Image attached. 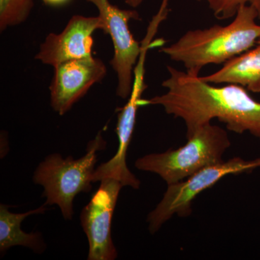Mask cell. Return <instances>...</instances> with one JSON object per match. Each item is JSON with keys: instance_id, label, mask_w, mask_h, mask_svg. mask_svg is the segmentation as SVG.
I'll return each instance as SVG.
<instances>
[{"instance_id": "obj_15", "label": "cell", "mask_w": 260, "mask_h": 260, "mask_svg": "<svg viewBox=\"0 0 260 260\" xmlns=\"http://www.w3.org/2000/svg\"><path fill=\"white\" fill-rule=\"evenodd\" d=\"M45 4L51 5V6H59L66 4L70 0H42Z\"/></svg>"}, {"instance_id": "obj_1", "label": "cell", "mask_w": 260, "mask_h": 260, "mask_svg": "<svg viewBox=\"0 0 260 260\" xmlns=\"http://www.w3.org/2000/svg\"><path fill=\"white\" fill-rule=\"evenodd\" d=\"M169 77L162 83L167 93L142 99L141 107L159 105L168 114L182 119L186 138L199 128L217 119L230 131L243 134L249 132L260 140V102H256L242 85L229 84L215 87L200 75L167 67Z\"/></svg>"}, {"instance_id": "obj_4", "label": "cell", "mask_w": 260, "mask_h": 260, "mask_svg": "<svg viewBox=\"0 0 260 260\" xmlns=\"http://www.w3.org/2000/svg\"><path fill=\"white\" fill-rule=\"evenodd\" d=\"M230 146L227 132L210 123L197 130L184 146L144 155L135 161V167L158 174L169 185L224 162L223 154Z\"/></svg>"}, {"instance_id": "obj_9", "label": "cell", "mask_w": 260, "mask_h": 260, "mask_svg": "<svg viewBox=\"0 0 260 260\" xmlns=\"http://www.w3.org/2000/svg\"><path fill=\"white\" fill-rule=\"evenodd\" d=\"M144 73L145 70L142 68L135 70L134 81L129 101L124 107L121 108L118 114L116 129L119 140L117 152L109 161L101 164L95 169L93 183L111 178L119 181L123 186H129L135 189L140 188V181L130 172L126 160L128 147L136 122L137 112L141 107L142 95L147 88L144 82Z\"/></svg>"}, {"instance_id": "obj_7", "label": "cell", "mask_w": 260, "mask_h": 260, "mask_svg": "<svg viewBox=\"0 0 260 260\" xmlns=\"http://www.w3.org/2000/svg\"><path fill=\"white\" fill-rule=\"evenodd\" d=\"M123 185L116 179L107 178L82 210L80 221L89 244L88 260H114L118 254L112 238L114 209Z\"/></svg>"}, {"instance_id": "obj_12", "label": "cell", "mask_w": 260, "mask_h": 260, "mask_svg": "<svg viewBox=\"0 0 260 260\" xmlns=\"http://www.w3.org/2000/svg\"><path fill=\"white\" fill-rule=\"evenodd\" d=\"M45 205L25 213H13L8 205H0V251L4 253L13 246L28 247L37 253L45 249V244L39 233H25L21 229L24 219L34 214L44 213Z\"/></svg>"}, {"instance_id": "obj_10", "label": "cell", "mask_w": 260, "mask_h": 260, "mask_svg": "<svg viewBox=\"0 0 260 260\" xmlns=\"http://www.w3.org/2000/svg\"><path fill=\"white\" fill-rule=\"evenodd\" d=\"M104 22L96 17L75 15L60 34H50L40 45L36 59L54 67L73 59L92 56L93 34L104 30Z\"/></svg>"}, {"instance_id": "obj_16", "label": "cell", "mask_w": 260, "mask_h": 260, "mask_svg": "<svg viewBox=\"0 0 260 260\" xmlns=\"http://www.w3.org/2000/svg\"><path fill=\"white\" fill-rule=\"evenodd\" d=\"M145 0H125L126 4L129 5L131 8H138Z\"/></svg>"}, {"instance_id": "obj_11", "label": "cell", "mask_w": 260, "mask_h": 260, "mask_svg": "<svg viewBox=\"0 0 260 260\" xmlns=\"http://www.w3.org/2000/svg\"><path fill=\"white\" fill-rule=\"evenodd\" d=\"M201 79L211 84H237L253 93H260V39L254 47Z\"/></svg>"}, {"instance_id": "obj_6", "label": "cell", "mask_w": 260, "mask_h": 260, "mask_svg": "<svg viewBox=\"0 0 260 260\" xmlns=\"http://www.w3.org/2000/svg\"><path fill=\"white\" fill-rule=\"evenodd\" d=\"M96 7L99 16L104 22L103 31L110 36L114 56L110 64L117 75L116 94L123 99L129 97L134 81L135 68L138 64L143 45L135 40L130 31V20H140L136 10H122L109 0H86Z\"/></svg>"}, {"instance_id": "obj_3", "label": "cell", "mask_w": 260, "mask_h": 260, "mask_svg": "<svg viewBox=\"0 0 260 260\" xmlns=\"http://www.w3.org/2000/svg\"><path fill=\"white\" fill-rule=\"evenodd\" d=\"M106 145L99 132L95 139L89 142L86 154L82 158H64L59 153L48 155L38 166L32 178L35 184L44 187L43 197L47 199L44 205H57L64 218L71 220L75 198L91 190L97 152L105 149Z\"/></svg>"}, {"instance_id": "obj_17", "label": "cell", "mask_w": 260, "mask_h": 260, "mask_svg": "<svg viewBox=\"0 0 260 260\" xmlns=\"http://www.w3.org/2000/svg\"><path fill=\"white\" fill-rule=\"evenodd\" d=\"M169 0H162V3H165L166 2V3H169Z\"/></svg>"}, {"instance_id": "obj_8", "label": "cell", "mask_w": 260, "mask_h": 260, "mask_svg": "<svg viewBox=\"0 0 260 260\" xmlns=\"http://www.w3.org/2000/svg\"><path fill=\"white\" fill-rule=\"evenodd\" d=\"M54 70L49 86L51 106L59 115L66 114L107 73L104 61L93 56L64 61L54 66Z\"/></svg>"}, {"instance_id": "obj_5", "label": "cell", "mask_w": 260, "mask_h": 260, "mask_svg": "<svg viewBox=\"0 0 260 260\" xmlns=\"http://www.w3.org/2000/svg\"><path fill=\"white\" fill-rule=\"evenodd\" d=\"M259 167L260 158L254 160L234 158L221 164L203 168L184 180L169 184L161 201L148 215L149 231L151 234H155L174 215L181 218L189 216L193 200L222 178L230 174L251 172Z\"/></svg>"}, {"instance_id": "obj_13", "label": "cell", "mask_w": 260, "mask_h": 260, "mask_svg": "<svg viewBox=\"0 0 260 260\" xmlns=\"http://www.w3.org/2000/svg\"><path fill=\"white\" fill-rule=\"evenodd\" d=\"M34 0H0V30L23 23L34 8Z\"/></svg>"}, {"instance_id": "obj_2", "label": "cell", "mask_w": 260, "mask_h": 260, "mask_svg": "<svg viewBox=\"0 0 260 260\" xmlns=\"http://www.w3.org/2000/svg\"><path fill=\"white\" fill-rule=\"evenodd\" d=\"M256 19L259 15L254 7L242 5L232 23L188 30L160 51L171 60L182 63L187 73L200 75L204 67L225 64L254 47L260 39V25Z\"/></svg>"}, {"instance_id": "obj_14", "label": "cell", "mask_w": 260, "mask_h": 260, "mask_svg": "<svg viewBox=\"0 0 260 260\" xmlns=\"http://www.w3.org/2000/svg\"><path fill=\"white\" fill-rule=\"evenodd\" d=\"M205 2L218 20L234 18L239 8L242 5H249L258 12L260 20V0H197Z\"/></svg>"}]
</instances>
